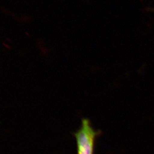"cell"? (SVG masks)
I'll return each instance as SVG.
<instances>
[{
  "label": "cell",
  "instance_id": "1",
  "mask_svg": "<svg viewBox=\"0 0 154 154\" xmlns=\"http://www.w3.org/2000/svg\"><path fill=\"white\" fill-rule=\"evenodd\" d=\"M101 134L100 131L95 130L89 119H82L80 128L73 134L76 139L77 154H94L97 137Z\"/></svg>",
  "mask_w": 154,
  "mask_h": 154
}]
</instances>
